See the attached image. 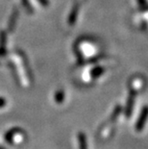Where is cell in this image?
I'll return each instance as SVG.
<instances>
[{
    "instance_id": "obj_2",
    "label": "cell",
    "mask_w": 148,
    "mask_h": 149,
    "mask_svg": "<svg viewBox=\"0 0 148 149\" xmlns=\"http://www.w3.org/2000/svg\"><path fill=\"white\" fill-rule=\"evenodd\" d=\"M40 1L42 2V3H45V0H40Z\"/></svg>"
},
{
    "instance_id": "obj_1",
    "label": "cell",
    "mask_w": 148,
    "mask_h": 149,
    "mask_svg": "<svg viewBox=\"0 0 148 149\" xmlns=\"http://www.w3.org/2000/svg\"><path fill=\"white\" fill-rule=\"evenodd\" d=\"M79 144H80V149H88L87 147V141H86V138H85V135L83 133L79 134Z\"/></svg>"
},
{
    "instance_id": "obj_3",
    "label": "cell",
    "mask_w": 148,
    "mask_h": 149,
    "mask_svg": "<svg viewBox=\"0 0 148 149\" xmlns=\"http://www.w3.org/2000/svg\"><path fill=\"white\" fill-rule=\"evenodd\" d=\"M0 149H4V148H2V147H0Z\"/></svg>"
}]
</instances>
